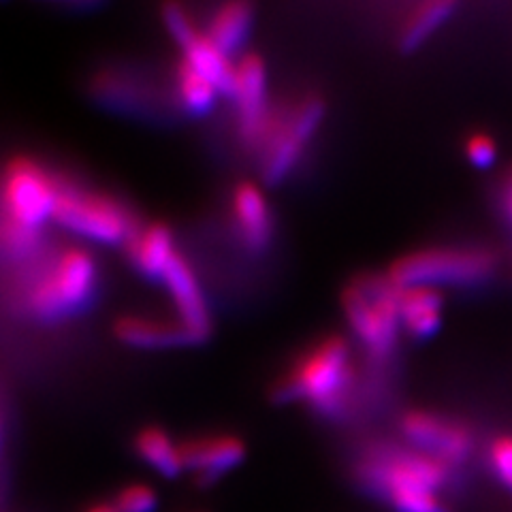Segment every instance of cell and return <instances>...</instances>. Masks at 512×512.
Returning a JSON list of instances; mask_svg holds the SVG:
<instances>
[{"mask_svg":"<svg viewBox=\"0 0 512 512\" xmlns=\"http://www.w3.org/2000/svg\"><path fill=\"white\" fill-rule=\"evenodd\" d=\"M395 512H453L436 491H402L387 500Z\"/></svg>","mask_w":512,"mask_h":512,"instance_id":"23","label":"cell"},{"mask_svg":"<svg viewBox=\"0 0 512 512\" xmlns=\"http://www.w3.org/2000/svg\"><path fill=\"white\" fill-rule=\"evenodd\" d=\"M111 502L120 512H156L158 493L146 483H131L124 485Z\"/></svg>","mask_w":512,"mask_h":512,"instance_id":"22","label":"cell"},{"mask_svg":"<svg viewBox=\"0 0 512 512\" xmlns=\"http://www.w3.org/2000/svg\"><path fill=\"white\" fill-rule=\"evenodd\" d=\"M402 431L421 453L444 463H459L468 459L474 448L472 434L466 427L436 414L408 412L402 419Z\"/></svg>","mask_w":512,"mask_h":512,"instance_id":"10","label":"cell"},{"mask_svg":"<svg viewBox=\"0 0 512 512\" xmlns=\"http://www.w3.org/2000/svg\"><path fill=\"white\" fill-rule=\"evenodd\" d=\"M84 512H120V510L116 508L114 502H94V504L86 506Z\"/></svg>","mask_w":512,"mask_h":512,"instance_id":"28","label":"cell"},{"mask_svg":"<svg viewBox=\"0 0 512 512\" xmlns=\"http://www.w3.org/2000/svg\"><path fill=\"white\" fill-rule=\"evenodd\" d=\"M3 434H5V429H3V421H0V446H3Z\"/></svg>","mask_w":512,"mask_h":512,"instance_id":"29","label":"cell"},{"mask_svg":"<svg viewBox=\"0 0 512 512\" xmlns=\"http://www.w3.org/2000/svg\"><path fill=\"white\" fill-rule=\"evenodd\" d=\"M178 94L182 105L195 116L210 114L218 99V88L182 62L178 71Z\"/></svg>","mask_w":512,"mask_h":512,"instance_id":"21","label":"cell"},{"mask_svg":"<svg viewBox=\"0 0 512 512\" xmlns=\"http://www.w3.org/2000/svg\"><path fill=\"white\" fill-rule=\"evenodd\" d=\"M352 389L350 350L342 338H329L312 348L276 387L278 404L308 402L325 416H340L346 410Z\"/></svg>","mask_w":512,"mask_h":512,"instance_id":"1","label":"cell"},{"mask_svg":"<svg viewBox=\"0 0 512 512\" xmlns=\"http://www.w3.org/2000/svg\"><path fill=\"white\" fill-rule=\"evenodd\" d=\"M491 466L502 483L512 491V436H502L491 444Z\"/></svg>","mask_w":512,"mask_h":512,"instance_id":"25","label":"cell"},{"mask_svg":"<svg viewBox=\"0 0 512 512\" xmlns=\"http://www.w3.org/2000/svg\"><path fill=\"white\" fill-rule=\"evenodd\" d=\"M37 242H39V233L15 227V224H11L7 220L0 224V246H3L11 254L26 256L35 250Z\"/></svg>","mask_w":512,"mask_h":512,"instance_id":"24","label":"cell"},{"mask_svg":"<svg viewBox=\"0 0 512 512\" xmlns=\"http://www.w3.org/2000/svg\"><path fill=\"white\" fill-rule=\"evenodd\" d=\"M186 472H192L201 487H210L246 459V444L235 436H203L182 442Z\"/></svg>","mask_w":512,"mask_h":512,"instance_id":"12","label":"cell"},{"mask_svg":"<svg viewBox=\"0 0 512 512\" xmlns=\"http://www.w3.org/2000/svg\"><path fill=\"white\" fill-rule=\"evenodd\" d=\"M498 271V256L485 248H429L402 256L389 278L399 286H474Z\"/></svg>","mask_w":512,"mask_h":512,"instance_id":"3","label":"cell"},{"mask_svg":"<svg viewBox=\"0 0 512 512\" xmlns=\"http://www.w3.org/2000/svg\"><path fill=\"white\" fill-rule=\"evenodd\" d=\"M195 512H207V510H195Z\"/></svg>","mask_w":512,"mask_h":512,"instance_id":"30","label":"cell"},{"mask_svg":"<svg viewBox=\"0 0 512 512\" xmlns=\"http://www.w3.org/2000/svg\"><path fill=\"white\" fill-rule=\"evenodd\" d=\"M139 459L163 478H180L186 472L182 444L175 442L165 429L146 427L135 438Z\"/></svg>","mask_w":512,"mask_h":512,"instance_id":"18","label":"cell"},{"mask_svg":"<svg viewBox=\"0 0 512 512\" xmlns=\"http://www.w3.org/2000/svg\"><path fill=\"white\" fill-rule=\"evenodd\" d=\"M233 216L242 242L250 250L261 252L269 246L271 233H274V220H271L269 203L259 186L242 184L235 188Z\"/></svg>","mask_w":512,"mask_h":512,"instance_id":"13","label":"cell"},{"mask_svg":"<svg viewBox=\"0 0 512 512\" xmlns=\"http://www.w3.org/2000/svg\"><path fill=\"white\" fill-rule=\"evenodd\" d=\"M99 269L82 248L64 250L47 267L45 274L30 286L28 308L43 320H58L82 310L92 299Z\"/></svg>","mask_w":512,"mask_h":512,"instance_id":"4","label":"cell"},{"mask_svg":"<svg viewBox=\"0 0 512 512\" xmlns=\"http://www.w3.org/2000/svg\"><path fill=\"white\" fill-rule=\"evenodd\" d=\"M466 152L470 163L478 169H489L495 158H498V146L489 135H472V139L466 143Z\"/></svg>","mask_w":512,"mask_h":512,"instance_id":"26","label":"cell"},{"mask_svg":"<svg viewBox=\"0 0 512 512\" xmlns=\"http://www.w3.org/2000/svg\"><path fill=\"white\" fill-rule=\"evenodd\" d=\"M128 252L135 267L148 278H163L171 261L178 256L173 235L165 224H150L128 239Z\"/></svg>","mask_w":512,"mask_h":512,"instance_id":"16","label":"cell"},{"mask_svg":"<svg viewBox=\"0 0 512 512\" xmlns=\"http://www.w3.org/2000/svg\"><path fill=\"white\" fill-rule=\"evenodd\" d=\"M254 24V7L250 3H227L216 9L205 35L220 52L231 56L242 47Z\"/></svg>","mask_w":512,"mask_h":512,"instance_id":"19","label":"cell"},{"mask_svg":"<svg viewBox=\"0 0 512 512\" xmlns=\"http://www.w3.org/2000/svg\"><path fill=\"white\" fill-rule=\"evenodd\" d=\"M442 306L444 297L438 288H399V318H402V325L414 335V338L427 340L440 331Z\"/></svg>","mask_w":512,"mask_h":512,"instance_id":"15","label":"cell"},{"mask_svg":"<svg viewBox=\"0 0 512 512\" xmlns=\"http://www.w3.org/2000/svg\"><path fill=\"white\" fill-rule=\"evenodd\" d=\"M457 11V3L453 0H431V3H423L408 15V20L399 35V47L404 54H412L434 35V32L451 18Z\"/></svg>","mask_w":512,"mask_h":512,"instance_id":"20","label":"cell"},{"mask_svg":"<svg viewBox=\"0 0 512 512\" xmlns=\"http://www.w3.org/2000/svg\"><path fill=\"white\" fill-rule=\"evenodd\" d=\"M502 205H504V210H506L508 218L512 220V169H510V173L506 175V180H504V188H502Z\"/></svg>","mask_w":512,"mask_h":512,"instance_id":"27","label":"cell"},{"mask_svg":"<svg viewBox=\"0 0 512 512\" xmlns=\"http://www.w3.org/2000/svg\"><path fill=\"white\" fill-rule=\"evenodd\" d=\"M182 47V62L192 71H197L205 79L218 88L220 94L233 96L235 90V77H237V64L231 62V56L220 52L212 43V39L195 30L188 39L180 43Z\"/></svg>","mask_w":512,"mask_h":512,"instance_id":"14","label":"cell"},{"mask_svg":"<svg viewBox=\"0 0 512 512\" xmlns=\"http://www.w3.org/2000/svg\"><path fill=\"white\" fill-rule=\"evenodd\" d=\"M160 280L169 288L175 312H178V323L186 329L192 344L203 342L210 335L212 320L195 271L178 254Z\"/></svg>","mask_w":512,"mask_h":512,"instance_id":"11","label":"cell"},{"mask_svg":"<svg viewBox=\"0 0 512 512\" xmlns=\"http://www.w3.org/2000/svg\"><path fill=\"white\" fill-rule=\"evenodd\" d=\"M359 480L367 491L389 500L402 491H436L448 480V463L421 451L374 448L359 463Z\"/></svg>","mask_w":512,"mask_h":512,"instance_id":"5","label":"cell"},{"mask_svg":"<svg viewBox=\"0 0 512 512\" xmlns=\"http://www.w3.org/2000/svg\"><path fill=\"white\" fill-rule=\"evenodd\" d=\"M344 314L372 359H387L397 340L399 286L389 276H357L342 293Z\"/></svg>","mask_w":512,"mask_h":512,"instance_id":"2","label":"cell"},{"mask_svg":"<svg viewBox=\"0 0 512 512\" xmlns=\"http://www.w3.org/2000/svg\"><path fill=\"white\" fill-rule=\"evenodd\" d=\"M325 118V103L318 96H308L284 116H276L263 141V180L280 184L295 169L303 150Z\"/></svg>","mask_w":512,"mask_h":512,"instance_id":"8","label":"cell"},{"mask_svg":"<svg viewBox=\"0 0 512 512\" xmlns=\"http://www.w3.org/2000/svg\"><path fill=\"white\" fill-rule=\"evenodd\" d=\"M118 338L135 348H173V346H184L192 344L190 335L186 329L175 320H154V318H143V316H126L118 320L116 325Z\"/></svg>","mask_w":512,"mask_h":512,"instance_id":"17","label":"cell"},{"mask_svg":"<svg viewBox=\"0 0 512 512\" xmlns=\"http://www.w3.org/2000/svg\"><path fill=\"white\" fill-rule=\"evenodd\" d=\"M62 184L30 158H15L3 173L0 199L5 220L15 227L39 233L45 222L54 220Z\"/></svg>","mask_w":512,"mask_h":512,"instance_id":"6","label":"cell"},{"mask_svg":"<svg viewBox=\"0 0 512 512\" xmlns=\"http://www.w3.org/2000/svg\"><path fill=\"white\" fill-rule=\"evenodd\" d=\"M231 99L237 103L242 139L252 148H261L276 114H271L267 103V73L259 56H244L239 60Z\"/></svg>","mask_w":512,"mask_h":512,"instance_id":"9","label":"cell"},{"mask_svg":"<svg viewBox=\"0 0 512 512\" xmlns=\"http://www.w3.org/2000/svg\"><path fill=\"white\" fill-rule=\"evenodd\" d=\"M54 220L79 237L109 246L128 242L137 233L133 216L122 203L101 192L64 184L60 188Z\"/></svg>","mask_w":512,"mask_h":512,"instance_id":"7","label":"cell"}]
</instances>
